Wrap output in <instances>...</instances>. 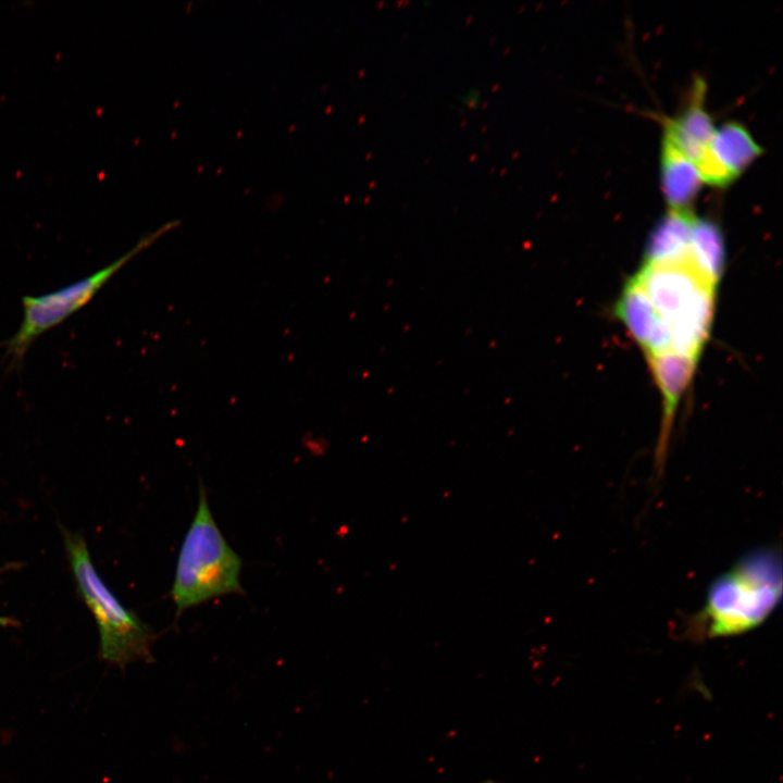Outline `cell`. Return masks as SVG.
I'll return each mask as SVG.
<instances>
[{
    "label": "cell",
    "instance_id": "obj_1",
    "mask_svg": "<svg viewBox=\"0 0 783 783\" xmlns=\"http://www.w3.org/2000/svg\"><path fill=\"white\" fill-rule=\"evenodd\" d=\"M782 592L780 549L749 551L711 583L704 606L688 619L686 634L707 639L747 633L772 614Z\"/></svg>",
    "mask_w": 783,
    "mask_h": 783
},
{
    "label": "cell",
    "instance_id": "obj_2",
    "mask_svg": "<svg viewBox=\"0 0 783 783\" xmlns=\"http://www.w3.org/2000/svg\"><path fill=\"white\" fill-rule=\"evenodd\" d=\"M243 560L219 527L202 483L192 520L177 555L171 597L178 618L214 598L244 594Z\"/></svg>",
    "mask_w": 783,
    "mask_h": 783
},
{
    "label": "cell",
    "instance_id": "obj_3",
    "mask_svg": "<svg viewBox=\"0 0 783 783\" xmlns=\"http://www.w3.org/2000/svg\"><path fill=\"white\" fill-rule=\"evenodd\" d=\"M634 279L671 326V349L697 360L710 332L717 286L699 273L691 248L674 261L643 263Z\"/></svg>",
    "mask_w": 783,
    "mask_h": 783
},
{
    "label": "cell",
    "instance_id": "obj_4",
    "mask_svg": "<svg viewBox=\"0 0 783 783\" xmlns=\"http://www.w3.org/2000/svg\"><path fill=\"white\" fill-rule=\"evenodd\" d=\"M62 534L77 591L98 626L100 658L121 669L135 661H152L153 629L121 604L102 581L84 537L66 529Z\"/></svg>",
    "mask_w": 783,
    "mask_h": 783
},
{
    "label": "cell",
    "instance_id": "obj_5",
    "mask_svg": "<svg viewBox=\"0 0 783 783\" xmlns=\"http://www.w3.org/2000/svg\"><path fill=\"white\" fill-rule=\"evenodd\" d=\"M178 225L179 221H170L157 231L146 234L130 250L89 276L49 294L23 297L22 322L15 334L1 344L5 357L10 360V366H20L40 335L80 310L125 264Z\"/></svg>",
    "mask_w": 783,
    "mask_h": 783
},
{
    "label": "cell",
    "instance_id": "obj_6",
    "mask_svg": "<svg viewBox=\"0 0 783 783\" xmlns=\"http://www.w3.org/2000/svg\"><path fill=\"white\" fill-rule=\"evenodd\" d=\"M646 358L662 397L661 432L655 451V470L658 474H661L667 459L674 412L693 377L697 360L673 350H667Z\"/></svg>",
    "mask_w": 783,
    "mask_h": 783
},
{
    "label": "cell",
    "instance_id": "obj_7",
    "mask_svg": "<svg viewBox=\"0 0 783 783\" xmlns=\"http://www.w3.org/2000/svg\"><path fill=\"white\" fill-rule=\"evenodd\" d=\"M616 314L646 357L672 350V330L642 286L632 277L616 304Z\"/></svg>",
    "mask_w": 783,
    "mask_h": 783
},
{
    "label": "cell",
    "instance_id": "obj_8",
    "mask_svg": "<svg viewBox=\"0 0 783 783\" xmlns=\"http://www.w3.org/2000/svg\"><path fill=\"white\" fill-rule=\"evenodd\" d=\"M705 85L696 82L692 99L676 116L663 122L662 136L695 163L709 147L716 125L704 104Z\"/></svg>",
    "mask_w": 783,
    "mask_h": 783
},
{
    "label": "cell",
    "instance_id": "obj_9",
    "mask_svg": "<svg viewBox=\"0 0 783 783\" xmlns=\"http://www.w3.org/2000/svg\"><path fill=\"white\" fill-rule=\"evenodd\" d=\"M661 190L670 211H688L703 181L695 164L662 136L660 153Z\"/></svg>",
    "mask_w": 783,
    "mask_h": 783
},
{
    "label": "cell",
    "instance_id": "obj_10",
    "mask_svg": "<svg viewBox=\"0 0 783 783\" xmlns=\"http://www.w3.org/2000/svg\"><path fill=\"white\" fill-rule=\"evenodd\" d=\"M709 151L733 181L763 152L749 130L735 121L716 127Z\"/></svg>",
    "mask_w": 783,
    "mask_h": 783
},
{
    "label": "cell",
    "instance_id": "obj_11",
    "mask_svg": "<svg viewBox=\"0 0 783 783\" xmlns=\"http://www.w3.org/2000/svg\"><path fill=\"white\" fill-rule=\"evenodd\" d=\"M695 217L693 210H668L649 236L644 263L670 262L684 257L689 249Z\"/></svg>",
    "mask_w": 783,
    "mask_h": 783
},
{
    "label": "cell",
    "instance_id": "obj_12",
    "mask_svg": "<svg viewBox=\"0 0 783 783\" xmlns=\"http://www.w3.org/2000/svg\"><path fill=\"white\" fill-rule=\"evenodd\" d=\"M691 254L699 273L717 286L724 268V241L720 227L696 215L691 236Z\"/></svg>",
    "mask_w": 783,
    "mask_h": 783
},
{
    "label": "cell",
    "instance_id": "obj_13",
    "mask_svg": "<svg viewBox=\"0 0 783 783\" xmlns=\"http://www.w3.org/2000/svg\"><path fill=\"white\" fill-rule=\"evenodd\" d=\"M481 94L476 89H469L460 97V103L468 108L474 109L480 105Z\"/></svg>",
    "mask_w": 783,
    "mask_h": 783
},
{
    "label": "cell",
    "instance_id": "obj_14",
    "mask_svg": "<svg viewBox=\"0 0 783 783\" xmlns=\"http://www.w3.org/2000/svg\"><path fill=\"white\" fill-rule=\"evenodd\" d=\"M5 569H8V567L0 568V573L2 571H4ZM15 624H16V622L14 620H12L11 618L0 616V625L1 626H11V625H15Z\"/></svg>",
    "mask_w": 783,
    "mask_h": 783
},
{
    "label": "cell",
    "instance_id": "obj_15",
    "mask_svg": "<svg viewBox=\"0 0 783 783\" xmlns=\"http://www.w3.org/2000/svg\"><path fill=\"white\" fill-rule=\"evenodd\" d=\"M476 783H497V782H496L495 780L487 779V780H483V781H480V782H476Z\"/></svg>",
    "mask_w": 783,
    "mask_h": 783
}]
</instances>
